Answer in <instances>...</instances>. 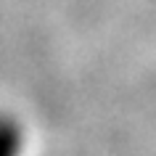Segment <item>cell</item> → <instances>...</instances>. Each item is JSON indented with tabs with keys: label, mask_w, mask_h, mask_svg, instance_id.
I'll return each mask as SVG.
<instances>
[{
	"label": "cell",
	"mask_w": 156,
	"mask_h": 156,
	"mask_svg": "<svg viewBox=\"0 0 156 156\" xmlns=\"http://www.w3.org/2000/svg\"><path fill=\"white\" fill-rule=\"evenodd\" d=\"M19 154V130L16 124L0 116V156H16Z\"/></svg>",
	"instance_id": "cell-1"
}]
</instances>
